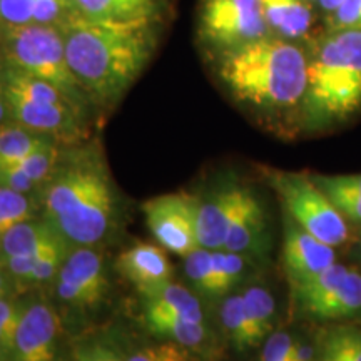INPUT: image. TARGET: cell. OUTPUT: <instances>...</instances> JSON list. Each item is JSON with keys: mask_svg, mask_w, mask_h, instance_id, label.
Masks as SVG:
<instances>
[{"mask_svg": "<svg viewBox=\"0 0 361 361\" xmlns=\"http://www.w3.org/2000/svg\"><path fill=\"white\" fill-rule=\"evenodd\" d=\"M156 20H94L74 13L59 24L71 71L84 92L114 102L139 78L156 47Z\"/></svg>", "mask_w": 361, "mask_h": 361, "instance_id": "obj_1", "label": "cell"}, {"mask_svg": "<svg viewBox=\"0 0 361 361\" xmlns=\"http://www.w3.org/2000/svg\"><path fill=\"white\" fill-rule=\"evenodd\" d=\"M310 56L295 40L266 35L221 52L218 74L239 102L264 111L303 104Z\"/></svg>", "mask_w": 361, "mask_h": 361, "instance_id": "obj_2", "label": "cell"}, {"mask_svg": "<svg viewBox=\"0 0 361 361\" xmlns=\"http://www.w3.org/2000/svg\"><path fill=\"white\" fill-rule=\"evenodd\" d=\"M42 194L44 218L74 246H94L109 233L116 191L99 156L84 152L56 166Z\"/></svg>", "mask_w": 361, "mask_h": 361, "instance_id": "obj_3", "label": "cell"}, {"mask_svg": "<svg viewBox=\"0 0 361 361\" xmlns=\"http://www.w3.org/2000/svg\"><path fill=\"white\" fill-rule=\"evenodd\" d=\"M301 106L314 128L340 123L361 109V30L328 29L318 40Z\"/></svg>", "mask_w": 361, "mask_h": 361, "instance_id": "obj_4", "label": "cell"}, {"mask_svg": "<svg viewBox=\"0 0 361 361\" xmlns=\"http://www.w3.org/2000/svg\"><path fill=\"white\" fill-rule=\"evenodd\" d=\"M7 56L13 69L47 80L79 106L84 89L67 62L61 27L35 22L8 27Z\"/></svg>", "mask_w": 361, "mask_h": 361, "instance_id": "obj_5", "label": "cell"}, {"mask_svg": "<svg viewBox=\"0 0 361 361\" xmlns=\"http://www.w3.org/2000/svg\"><path fill=\"white\" fill-rule=\"evenodd\" d=\"M269 183L278 192L284 211L301 228L333 247L348 241V221L343 218L311 176L273 171Z\"/></svg>", "mask_w": 361, "mask_h": 361, "instance_id": "obj_6", "label": "cell"}, {"mask_svg": "<svg viewBox=\"0 0 361 361\" xmlns=\"http://www.w3.org/2000/svg\"><path fill=\"white\" fill-rule=\"evenodd\" d=\"M201 39L224 52L271 35L261 0H202Z\"/></svg>", "mask_w": 361, "mask_h": 361, "instance_id": "obj_7", "label": "cell"}, {"mask_svg": "<svg viewBox=\"0 0 361 361\" xmlns=\"http://www.w3.org/2000/svg\"><path fill=\"white\" fill-rule=\"evenodd\" d=\"M197 200L186 194H164L142 204L146 224L157 245L186 258L200 246L196 231Z\"/></svg>", "mask_w": 361, "mask_h": 361, "instance_id": "obj_8", "label": "cell"}, {"mask_svg": "<svg viewBox=\"0 0 361 361\" xmlns=\"http://www.w3.org/2000/svg\"><path fill=\"white\" fill-rule=\"evenodd\" d=\"M109 290L104 259L92 246L71 251L57 274V296L74 308H94Z\"/></svg>", "mask_w": 361, "mask_h": 361, "instance_id": "obj_9", "label": "cell"}, {"mask_svg": "<svg viewBox=\"0 0 361 361\" xmlns=\"http://www.w3.org/2000/svg\"><path fill=\"white\" fill-rule=\"evenodd\" d=\"M338 261L335 247L301 228L290 214L284 216L283 266L291 286L313 278Z\"/></svg>", "mask_w": 361, "mask_h": 361, "instance_id": "obj_10", "label": "cell"}, {"mask_svg": "<svg viewBox=\"0 0 361 361\" xmlns=\"http://www.w3.org/2000/svg\"><path fill=\"white\" fill-rule=\"evenodd\" d=\"M6 89L7 106L17 123L25 128L52 135V137H75L80 133L78 107L67 102H40Z\"/></svg>", "mask_w": 361, "mask_h": 361, "instance_id": "obj_11", "label": "cell"}, {"mask_svg": "<svg viewBox=\"0 0 361 361\" xmlns=\"http://www.w3.org/2000/svg\"><path fill=\"white\" fill-rule=\"evenodd\" d=\"M61 319L47 303H32L22 310L16 333L13 360L51 361L57 353V336Z\"/></svg>", "mask_w": 361, "mask_h": 361, "instance_id": "obj_12", "label": "cell"}, {"mask_svg": "<svg viewBox=\"0 0 361 361\" xmlns=\"http://www.w3.org/2000/svg\"><path fill=\"white\" fill-rule=\"evenodd\" d=\"M116 269L121 276L134 284L142 298L169 284L174 274L164 247L151 243H139L121 252L116 261Z\"/></svg>", "mask_w": 361, "mask_h": 361, "instance_id": "obj_13", "label": "cell"}, {"mask_svg": "<svg viewBox=\"0 0 361 361\" xmlns=\"http://www.w3.org/2000/svg\"><path fill=\"white\" fill-rule=\"evenodd\" d=\"M246 191V188L238 184H228L211 192L206 200H197L196 231L201 247L211 251L223 250L229 226Z\"/></svg>", "mask_w": 361, "mask_h": 361, "instance_id": "obj_14", "label": "cell"}, {"mask_svg": "<svg viewBox=\"0 0 361 361\" xmlns=\"http://www.w3.org/2000/svg\"><path fill=\"white\" fill-rule=\"evenodd\" d=\"M264 238L266 219L263 206L259 204L258 197L247 189L229 226L223 250L245 256L256 255L263 251Z\"/></svg>", "mask_w": 361, "mask_h": 361, "instance_id": "obj_15", "label": "cell"}, {"mask_svg": "<svg viewBox=\"0 0 361 361\" xmlns=\"http://www.w3.org/2000/svg\"><path fill=\"white\" fill-rule=\"evenodd\" d=\"M300 308L318 322H340V319L360 318L361 274L358 271L350 269L346 278L331 291L300 306Z\"/></svg>", "mask_w": 361, "mask_h": 361, "instance_id": "obj_16", "label": "cell"}, {"mask_svg": "<svg viewBox=\"0 0 361 361\" xmlns=\"http://www.w3.org/2000/svg\"><path fill=\"white\" fill-rule=\"evenodd\" d=\"M271 34L288 40L305 39L314 22L310 0H261Z\"/></svg>", "mask_w": 361, "mask_h": 361, "instance_id": "obj_17", "label": "cell"}, {"mask_svg": "<svg viewBox=\"0 0 361 361\" xmlns=\"http://www.w3.org/2000/svg\"><path fill=\"white\" fill-rule=\"evenodd\" d=\"M149 318H183L204 323V311L200 298L188 288L171 281L159 291L144 296V319Z\"/></svg>", "mask_w": 361, "mask_h": 361, "instance_id": "obj_18", "label": "cell"}, {"mask_svg": "<svg viewBox=\"0 0 361 361\" xmlns=\"http://www.w3.org/2000/svg\"><path fill=\"white\" fill-rule=\"evenodd\" d=\"M78 13L94 20H156L164 0H74Z\"/></svg>", "mask_w": 361, "mask_h": 361, "instance_id": "obj_19", "label": "cell"}, {"mask_svg": "<svg viewBox=\"0 0 361 361\" xmlns=\"http://www.w3.org/2000/svg\"><path fill=\"white\" fill-rule=\"evenodd\" d=\"M348 223L361 226V174L311 176Z\"/></svg>", "mask_w": 361, "mask_h": 361, "instance_id": "obj_20", "label": "cell"}, {"mask_svg": "<svg viewBox=\"0 0 361 361\" xmlns=\"http://www.w3.org/2000/svg\"><path fill=\"white\" fill-rule=\"evenodd\" d=\"M59 233L47 219L32 221L27 219L24 223L13 226L0 239V251L4 258L19 255H35V252L47 246Z\"/></svg>", "mask_w": 361, "mask_h": 361, "instance_id": "obj_21", "label": "cell"}, {"mask_svg": "<svg viewBox=\"0 0 361 361\" xmlns=\"http://www.w3.org/2000/svg\"><path fill=\"white\" fill-rule=\"evenodd\" d=\"M219 314L224 333L238 351L252 350L263 345V340L247 314L243 295H231L226 298Z\"/></svg>", "mask_w": 361, "mask_h": 361, "instance_id": "obj_22", "label": "cell"}, {"mask_svg": "<svg viewBox=\"0 0 361 361\" xmlns=\"http://www.w3.org/2000/svg\"><path fill=\"white\" fill-rule=\"evenodd\" d=\"M52 135L37 133L25 126H8L0 129V168L16 166L27 156L54 142Z\"/></svg>", "mask_w": 361, "mask_h": 361, "instance_id": "obj_23", "label": "cell"}, {"mask_svg": "<svg viewBox=\"0 0 361 361\" xmlns=\"http://www.w3.org/2000/svg\"><path fill=\"white\" fill-rule=\"evenodd\" d=\"M152 335L174 341L188 350H200L206 345V323H194L183 318H149L144 319Z\"/></svg>", "mask_w": 361, "mask_h": 361, "instance_id": "obj_24", "label": "cell"}, {"mask_svg": "<svg viewBox=\"0 0 361 361\" xmlns=\"http://www.w3.org/2000/svg\"><path fill=\"white\" fill-rule=\"evenodd\" d=\"M316 358L323 361H361V326L328 329L319 341Z\"/></svg>", "mask_w": 361, "mask_h": 361, "instance_id": "obj_25", "label": "cell"}, {"mask_svg": "<svg viewBox=\"0 0 361 361\" xmlns=\"http://www.w3.org/2000/svg\"><path fill=\"white\" fill-rule=\"evenodd\" d=\"M247 314H250L256 331L261 340L268 338L274 331V323H276V306H274V298L263 286H250L241 293Z\"/></svg>", "mask_w": 361, "mask_h": 361, "instance_id": "obj_26", "label": "cell"}, {"mask_svg": "<svg viewBox=\"0 0 361 361\" xmlns=\"http://www.w3.org/2000/svg\"><path fill=\"white\" fill-rule=\"evenodd\" d=\"M184 259H186V276L194 290L209 300L221 298L218 281H216L213 251L206 250V247H197Z\"/></svg>", "mask_w": 361, "mask_h": 361, "instance_id": "obj_27", "label": "cell"}, {"mask_svg": "<svg viewBox=\"0 0 361 361\" xmlns=\"http://www.w3.org/2000/svg\"><path fill=\"white\" fill-rule=\"evenodd\" d=\"M316 351L288 333H271L263 343L261 360L264 361H306L316 358Z\"/></svg>", "mask_w": 361, "mask_h": 361, "instance_id": "obj_28", "label": "cell"}, {"mask_svg": "<svg viewBox=\"0 0 361 361\" xmlns=\"http://www.w3.org/2000/svg\"><path fill=\"white\" fill-rule=\"evenodd\" d=\"M246 258L245 255L239 252L216 250L213 251V263L216 281H218V290L221 298L228 295L233 288H236L239 283L245 279L246 274Z\"/></svg>", "mask_w": 361, "mask_h": 361, "instance_id": "obj_29", "label": "cell"}, {"mask_svg": "<svg viewBox=\"0 0 361 361\" xmlns=\"http://www.w3.org/2000/svg\"><path fill=\"white\" fill-rule=\"evenodd\" d=\"M32 209L25 192L0 186V239L13 226L32 218Z\"/></svg>", "mask_w": 361, "mask_h": 361, "instance_id": "obj_30", "label": "cell"}, {"mask_svg": "<svg viewBox=\"0 0 361 361\" xmlns=\"http://www.w3.org/2000/svg\"><path fill=\"white\" fill-rule=\"evenodd\" d=\"M22 308L0 298V358H12L16 351V333L20 322Z\"/></svg>", "mask_w": 361, "mask_h": 361, "instance_id": "obj_31", "label": "cell"}, {"mask_svg": "<svg viewBox=\"0 0 361 361\" xmlns=\"http://www.w3.org/2000/svg\"><path fill=\"white\" fill-rule=\"evenodd\" d=\"M59 162V149L56 147V142L49 144L39 151H35L34 154L27 156L25 159H22L19 168L24 171V173L29 176L30 179L35 180V183H42V180H47L49 176L52 174V171L56 169Z\"/></svg>", "mask_w": 361, "mask_h": 361, "instance_id": "obj_32", "label": "cell"}, {"mask_svg": "<svg viewBox=\"0 0 361 361\" xmlns=\"http://www.w3.org/2000/svg\"><path fill=\"white\" fill-rule=\"evenodd\" d=\"M78 13L74 0H37L34 12L35 24L59 25Z\"/></svg>", "mask_w": 361, "mask_h": 361, "instance_id": "obj_33", "label": "cell"}, {"mask_svg": "<svg viewBox=\"0 0 361 361\" xmlns=\"http://www.w3.org/2000/svg\"><path fill=\"white\" fill-rule=\"evenodd\" d=\"M37 0H0V20L7 27L34 24Z\"/></svg>", "mask_w": 361, "mask_h": 361, "instance_id": "obj_34", "label": "cell"}, {"mask_svg": "<svg viewBox=\"0 0 361 361\" xmlns=\"http://www.w3.org/2000/svg\"><path fill=\"white\" fill-rule=\"evenodd\" d=\"M188 348L178 345V343L169 341L162 343L157 346H149V348H142L135 353H130L126 356V360L130 361H180L188 360Z\"/></svg>", "mask_w": 361, "mask_h": 361, "instance_id": "obj_35", "label": "cell"}, {"mask_svg": "<svg viewBox=\"0 0 361 361\" xmlns=\"http://www.w3.org/2000/svg\"><path fill=\"white\" fill-rule=\"evenodd\" d=\"M326 27L361 30V0H341L336 11L326 17Z\"/></svg>", "mask_w": 361, "mask_h": 361, "instance_id": "obj_36", "label": "cell"}, {"mask_svg": "<svg viewBox=\"0 0 361 361\" xmlns=\"http://www.w3.org/2000/svg\"><path fill=\"white\" fill-rule=\"evenodd\" d=\"M35 184L37 183L30 179L19 166H2L0 168V186L16 189V191L27 194Z\"/></svg>", "mask_w": 361, "mask_h": 361, "instance_id": "obj_37", "label": "cell"}, {"mask_svg": "<svg viewBox=\"0 0 361 361\" xmlns=\"http://www.w3.org/2000/svg\"><path fill=\"white\" fill-rule=\"evenodd\" d=\"M310 2L313 4V6H318L322 8V12L328 17L336 11L338 6L341 4V0H310Z\"/></svg>", "mask_w": 361, "mask_h": 361, "instance_id": "obj_38", "label": "cell"}, {"mask_svg": "<svg viewBox=\"0 0 361 361\" xmlns=\"http://www.w3.org/2000/svg\"><path fill=\"white\" fill-rule=\"evenodd\" d=\"M6 107L7 106V97H6V89H4V82L0 80V123L6 117Z\"/></svg>", "mask_w": 361, "mask_h": 361, "instance_id": "obj_39", "label": "cell"}, {"mask_svg": "<svg viewBox=\"0 0 361 361\" xmlns=\"http://www.w3.org/2000/svg\"><path fill=\"white\" fill-rule=\"evenodd\" d=\"M6 271H4V268H0V298H6L7 296V279H6Z\"/></svg>", "mask_w": 361, "mask_h": 361, "instance_id": "obj_40", "label": "cell"}]
</instances>
